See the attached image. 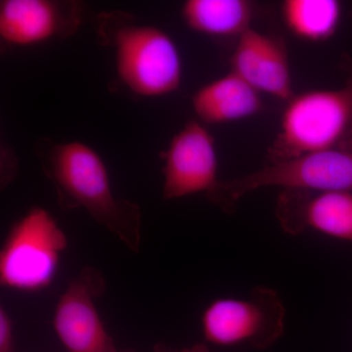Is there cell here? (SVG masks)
Instances as JSON below:
<instances>
[{
  "label": "cell",
  "instance_id": "cell-9",
  "mask_svg": "<svg viewBox=\"0 0 352 352\" xmlns=\"http://www.w3.org/2000/svg\"><path fill=\"white\" fill-rule=\"evenodd\" d=\"M275 214L282 229L291 235L311 228L352 242L351 192L286 188L278 196Z\"/></svg>",
  "mask_w": 352,
  "mask_h": 352
},
{
  "label": "cell",
  "instance_id": "cell-5",
  "mask_svg": "<svg viewBox=\"0 0 352 352\" xmlns=\"http://www.w3.org/2000/svg\"><path fill=\"white\" fill-rule=\"evenodd\" d=\"M285 315L275 289L256 287L249 300L220 298L210 303L201 324L206 340L217 346L247 344L265 349L284 335Z\"/></svg>",
  "mask_w": 352,
  "mask_h": 352
},
{
  "label": "cell",
  "instance_id": "cell-13",
  "mask_svg": "<svg viewBox=\"0 0 352 352\" xmlns=\"http://www.w3.org/2000/svg\"><path fill=\"white\" fill-rule=\"evenodd\" d=\"M182 18L190 29L217 38H239L251 29L256 6L250 0H188Z\"/></svg>",
  "mask_w": 352,
  "mask_h": 352
},
{
  "label": "cell",
  "instance_id": "cell-4",
  "mask_svg": "<svg viewBox=\"0 0 352 352\" xmlns=\"http://www.w3.org/2000/svg\"><path fill=\"white\" fill-rule=\"evenodd\" d=\"M66 234L52 215L32 208L11 228L0 252V283L4 288L38 292L56 274Z\"/></svg>",
  "mask_w": 352,
  "mask_h": 352
},
{
  "label": "cell",
  "instance_id": "cell-10",
  "mask_svg": "<svg viewBox=\"0 0 352 352\" xmlns=\"http://www.w3.org/2000/svg\"><path fill=\"white\" fill-rule=\"evenodd\" d=\"M231 72L259 94L288 102L294 96L288 50L283 39L251 29L238 38Z\"/></svg>",
  "mask_w": 352,
  "mask_h": 352
},
{
  "label": "cell",
  "instance_id": "cell-14",
  "mask_svg": "<svg viewBox=\"0 0 352 352\" xmlns=\"http://www.w3.org/2000/svg\"><path fill=\"white\" fill-rule=\"evenodd\" d=\"M282 19L296 38L309 43H325L339 29L342 6L337 0H285Z\"/></svg>",
  "mask_w": 352,
  "mask_h": 352
},
{
  "label": "cell",
  "instance_id": "cell-16",
  "mask_svg": "<svg viewBox=\"0 0 352 352\" xmlns=\"http://www.w3.org/2000/svg\"><path fill=\"white\" fill-rule=\"evenodd\" d=\"M154 352H208V349L205 344H196L193 346L188 347V349H184L179 351H173L168 349V347L163 346V344H157L155 347Z\"/></svg>",
  "mask_w": 352,
  "mask_h": 352
},
{
  "label": "cell",
  "instance_id": "cell-15",
  "mask_svg": "<svg viewBox=\"0 0 352 352\" xmlns=\"http://www.w3.org/2000/svg\"><path fill=\"white\" fill-rule=\"evenodd\" d=\"M13 322L6 308L0 307V352H14Z\"/></svg>",
  "mask_w": 352,
  "mask_h": 352
},
{
  "label": "cell",
  "instance_id": "cell-12",
  "mask_svg": "<svg viewBox=\"0 0 352 352\" xmlns=\"http://www.w3.org/2000/svg\"><path fill=\"white\" fill-rule=\"evenodd\" d=\"M192 106L206 124H221L258 115L263 101L258 90L230 71L199 88L192 97Z\"/></svg>",
  "mask_w": 352,
  "mask_h": 352
},
{
  "label": "cell",
  "instance_id": "cell-3",
  "mask_svg": "<svg viewBox=\"0 0 352 352\" xmlns=\"http://www.w3.org/2000/svg\"><path fill=\"white\" fill-rule=\"evenodd\" d=\"M104 22V34L116 48L120 80L134 94L163 96L175 91L182 80V62L173 38L151 25Z\"/></svg>",
  "mask_w": 352,
  "mask_h": 352
},
{
  "label": "cell",
  "instance_id": "cell-6",
  "mask_svg": "<svg viewBox=\"0 0 352 352\" xmlns=\"http://www.w3.org/2000/svg\"><path fill=\"white\" fill-rule=\"evenodd\" d=\"M317 192H352V151L314 153L270 164L261 170L223 182V210L233 212L236 201L264 187Z\"/></svg>",
  "mask_w": 352,
  "mask_h": 352
},
{
  "label": "cell",
  "instance_id": "cell-17",
  "mask_svg": "<svg viewBox=\"0 0 352 352\" xmlns=\"http://www.w3.org/2000/svg\"><path fill=\"white\" fill-rule=\"evenodd\" d=\"M340 68L342 72H351L352 73V58L349 55H342L340 62Z\"/></svg>",
  "mask_w": 352,
  "mask_h": 352
},
{
  "label": "cell",
  "instance_id": "cell-8",
  "mask_svg": "<svg viewBox=\"0 0 352 352\" xmlns=\"http://www.w3.org/2000/svg\"><path fill=\"white\" fill-rule=\"evenodd\" d=\"M105 289L100 271L87 266L58 300L53 326L69 352H118L95 307V300Z\"/></svg>",
  "mask_w": 352,
  "mask_h": 352
},
{
  "label": "cell",
  "instance_id": "cell-7",
  "mask_svg": "<svg viewBox=\"0 0 352 352\" xmlns=\"http://www.w3.org/2000/svg\"><path fill=\"white\" fill-rule=\"evenodd\" d=\"M163 157L164 200L204 193L222 210L223 182L217 177L214 139L203 124L187 122L171 139Z\"/></svg>",
  "mask_w": 352,
  "mask_h": 352
},
{
  "label": "cell",
  "instance_id": "cell-11",
  "mask_svg": "<svg viewBox=\"0 0 352 352\" xmlns=\"http://www.w3.org/2000/svg\"><path fill=\"white\" fill-rule=\"evenodd\" d=\"M80 19L75 2L4 0L0 4V36L14 45H32L69 36Z\"/></svg>",
  "mask_w": 352,
  "mask_h": 352
},
{
  "label": "cell",
  "instance_id": "cell-2",
  "mask_svg": "<svg viewBox=\"0 0 352 352\" xmlns=\"http://www.w3.org/2000/svg\"><path fill=\"white\" fill-rule=\"evenodd\" d=\"M339 89L295 94L281 118L276 138L266 152L268 164L325 151H352V73Z\"/></svg>",
  "mask_w": 352,
  "mask_h": 352
},
{
  "label": "cell",
  "instance_id": "cell-1",
  "mask_svg": "<svg viewBox=\"0 0 352 352\" xmlns=\"http://www.w3.org/2000/svg\"><path fill=\"white\" fill-rule=\"evenodd\" d=\"M36 152L54 185L62 208H82L133 252L141 244V212L135 203L118 198L100 156L83 143L41 139Z\"/></svg>",
  "mask_w": 352,
  "mask_h": 352
}]
</instances>
